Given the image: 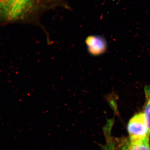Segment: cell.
I'll return each instance as SVG.
<instances>
[{"label":"cell","mask_w":150,"mask_h":150,"mask_svg":"<svg viewBox=\"0 0 150 150\" xmlns=\"http://www.w3.org/2000/svg\"><path fill=\"white\" fill-rule=\"evenodd\" d=\"M47 6V0H0V20L27 21L37 25Z\"/></svg>","instance_id":"6da1fadb"},{"label":"cell","mask_w":150,"mask_h":150,"mask_svg":"<svg viewBox=\"0 0 150 150\" xmlns=\"http://www.w3.org/2000/svg\"><path fill=\"white\" fill-rule=\"evenodd\" d=\"M113 119H108L103 127L105 144L100 145L101 150H150V137L132 142L128 137H115L112 134Z\"/></svg>","instance_id":"7a4b0ae2"},{"label":"cell","mask_w":150,"mask_h":150,"mask_svg":"<svg viewBox=\"0 0 150 150\" xmlns=\"http://www.w3.org/2000/svg\"><path fill=\"white\" fill-rule=\"evenodd\" d=\"M128 138L132 142H137L150 137L149 128L143 111L134 114L127 125Z\"/></svg>","instance_id":"3957f363"},{"label":"cell","mask_w":150,"mask_h":150,"mask_svg":"<svg viewBox=\"0 0 150 150\" xmlns=\"http://www.w3.org/2000/svg\"><path fill=\"white\" fill-rule=\"evenodd\" d=\"M85 41L88 52L91 56H101L107 51V41L104 37L100 35H89L86 38Z\"/></svg>","instance_id":"277c9868"},{"label":"cell","mask_w":150,"mask_h":150,"mask_svg":"<svg viewBox=\"0 0 150 150\" xmlns=\"http://www.w3.org/2000/svg\"><path fill=\"white\" fill-rule=\"evenodd\" d=\"M144 90L145 95V102L142 111L144 112L148 124L149 135L150 136V84L145 87Z\"/></svg>","instance_id":"5b68a950"}]
</instances>
